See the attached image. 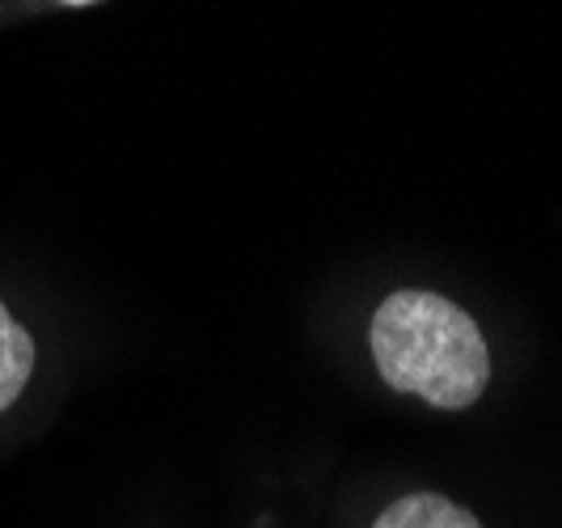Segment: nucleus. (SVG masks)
Returning <instances> with one entry per match:
<instances>
[{"mask_svg": "<svg viewBox=\"0 0 562 528\" xmlns=\"http://www.w3.org/2000/svg\"><path fill=\"white\" fill-rule=\"evenodd\" d=\"M372 360L394 393H415L436 411L474 406L491 381V351L479 322L449 296L402 288L372 313Z\"/></svg>", "mask_w": 562, "mask_h": 528, "instance_id": "obj_1", "label": "nucleus"}, {"mask_svg": "<svg viewBox=\"0 0 562 528\" xmlns=\"http://www.w3.org/2000/svg\"><path fill=\"white\" fill-rule=\"evenodd\" d=\"M372 528H482L474 512H465L461 503H452L449 495L436 491H415L394 499Z\"/></svg>", "mask_w": 562, "mask_h": 528, "instance_id": "obj_2", "label": "nucleus"}, {"mask_svg": "<svg viewBox=\"0 0 562 528\" xmlns=\"http://www.w3.org/2000/svg\"><path fill=\"white\" fill-rule=\"evenodd\" d=\"M34 372V338L30 330L0 305V411H9Z\"/></svg>", "mask_w": 562, "mask_h": 528, "instance_id": "obj_3", "label": "nucleus"}]
</instances>
